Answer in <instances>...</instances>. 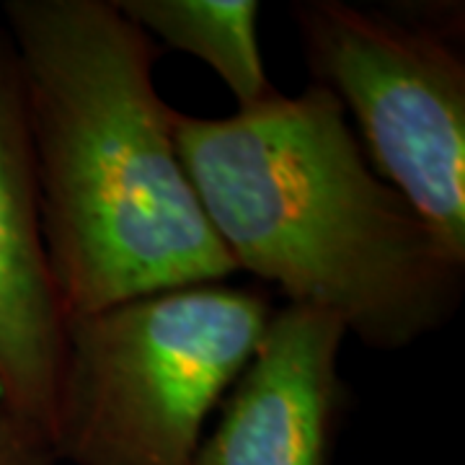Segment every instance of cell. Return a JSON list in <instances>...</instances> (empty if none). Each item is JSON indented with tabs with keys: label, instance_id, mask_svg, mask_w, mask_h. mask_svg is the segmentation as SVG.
Instances as JSON below:
<instances>
[{
	"label": "cell",
	"instance_id": "6da1fadb",
	"mask_svg": "<svg viewBox=\"0 0 465 465\" xmlns=\"http://www.w3.org/2000/svg\"><path fill=\"white\" fill-rule=\"evenodd\" d=\"M42 238L63 316L235 272L158 96V42L109 0H11Z\"/></svg>",
	"mask_w": 465,
	"mask_h": 465
},
{
	"label": "cell",
	"instance_id": "7a4b0ae2",
	"mask_svg": "<svg viewBox=\"0 0 465 465\" xmlns=\"http://www.w3.org/2000/svg\"><path fill=\"white\" fill-rule=\"evenodd\" d=\"M173 143L235 272L336 316L372 349L452 318L465 262L372 171L321 85L225 119L171 116Z\"/></svg>",
	"mask_w": 465,
	"mask_h": 465
},
{
	"label": "cell",
	"instance_id": "3957f363",
	"mask_svg": "<svg viewBox=\"0 0 465 465\" xmlns=\"http://www.w3.org/2000/svg\"><path fill=\"white\" fill-rule=\"evenodd\" d=\"M262 287L200 282L65 321L52 445L73 465H192L264 339Z\"/></svg>",
	"mask_w": 465,
	"mask_h": 465
},
{
	"label": "cell",
	"instance_id": "277c9868",
	"mask_svg": "<svg viewBox=\"0 0 465 465\" xmlns=\"http://www.w3.org/2000/svg\"><path fill=\"white\" fill-rule=\"evenodd\" d=\"M313 84L354 116L370 166L465 262V60L455 16L339 0L292 8Z\"/></svg>",
	"mask_w": 465,
	"mask_h": 465
},
{
	"label": "cell",
	"instance_id": "5b68a950",
	"mask_svg": "<svg viewBox=\"0 0 465 465\" xmlns=\"http://www.w3.org/2000/svg\"><path fill=\"white\" fill-rule=\"evenodd\" d=\"M331 313L284 302L241 372L192 465H331L347 391Z\"/></svg>",
	"mask_w": 465,
	"mask_h": 465
},
{
	"label": "cell",
	"instance_id": "8992f818",
	"mask_svg": "<svg viewBox=\"0 0 465 465\" xmlns=\"http://www.w3.org/2000/svg\"><path fill=\"white\" fill-rule=\"evenodd\" d=\"M63 354L65 316L42 238L26 94L0 29V393L50 440Z\"/></svg>",
	"mask_w": 465,
	"mask_h": 465
},
{
	"label": "cell",
	"instance_id": "52a82bcc",
	"mask_svg": "<svg viewBox=\"0 0 465 465\" xmlns=\"http://www.w3.org/2000/svg\"><path fill=\"white\" fill-rule=\"evenodd\" d=\"M119 11L153 42L202 60L231 88L238 112L274 99L259 50L256 0H119Z\"/></svg>",
	"mask_w": 465,
	"mask_h": 465
},
{
	"label": "cell",
	"instance_id": "ba28073f",
	"mask_svg": "<svg viewBox=\"0 0 465 465\" xmlns=\"http://www.w3.org/2000/svg\"><path fill=\"white\" fill-rule=\"evenodd\" d=\"M0 465H63L50 434L0 399Z\"/></svg>",
	"mask_w": 465,
	"mask_h": 465
},
{
	"label": "cell",
	"instance_id": "9c48e42d",
	"mask_svg": "<svg viewBox=\"0 0 465 465\" xmlns=\"http://www.w3.org/2000/svg\"><path fill=\"white\" fill-rule=\"evenodd\" d=\"M0 399H3V393H0Z\"/></svg>",
	"mask_w": 465,
	"mask_h": 465
}]
</instances>
